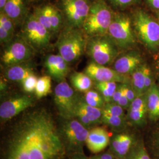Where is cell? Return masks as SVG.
<instances>
[{
  "label": "cell",
  "instance_id": "cell-1",
  "mask_svg": "<svg viewBox=\"0 0 159 159\" xmlns=\"http://www.w3.org/2000/svg\"><path fill=\"white\" fill-rule=\"evenodd\" d=\"M65 144L51 114L39 109L25 114L8 137L2 159H61Z\"/></svg>",
  "mask_w": 159,
  "mask_h": 159
},
{
  "label": "cell",
  "instance_id": "cell-2",
  "mask_svg": "<svg viewBox=\"0 0 159 159\" xmlns=\"http://www.w3.org/2000/svg\"><path fill=\"white\" fill-rule=\"evenodd\" d=\"M88 37L81 29L67 26L57 41L59 54L69 64L79 60L86 51Z\"/></svg>",
  "mask_w": 159,
  "mask_h": 159
},
{
  "label": "cell",
  "instance_id": "cell-3",
  "mask_svg": "<svg viewBox=\"0 0 159 159\" xmlns=\"http://www.w3.org/2000/svg\"><path fill=\"white\" fill-rule=\"evenodd\" d=\"M114 13L106 0H94L82 30L87 37L107 34Z\"/></svg>",
  "mask_w": 159,
  "mask_h": 159
},
{
  "label": "cell",
  "instance_id": "cell-4",
  "mask_svg": "<svg viewBox=\"0 0 159 159\" xmlns=\"http://www.w3.org/2000/svg\"><path fill=\"white\" fill-rule=\"evenodd\" d=\"M117 44L108 34L88 37L85 52L92 61L106 66L112 63L117 54Z\"/></svg>",
  "mask_w": 159,
  "mask_h": 159
},
{
  "label": "cell",
  "instance_id": "cell-5",
  "mask_svg": "<svg viewBox=\"0 0 159 159\" xmlns=\"http://www.w3.org/2000/svg\"><path fill=\"white\" fill-rule=\"evenodd\" d=\"M51 33L42 25L34 14H30L22 24L21 35L35 51L46 49L50 43Z\"/></svg>",
  "mask_w": 159,
  "mask_h": 159
},
{
  "label": "cell",
  "instance_id": "cell-6",
  "mask_svg": "<svg viewBox=\"0 0 159 159\" xmlns=\"http://www.w3.org/2000/svg\"><path fill=\"white\" fill-rule=\"evenodd\" d=\"M107 34L122 48H127L135 43L130 17L124 13H114Z\"/></svg>",
  "mask_w": 159,
  "mask_h": 159
},
{
  "label": "cell",
  "instance_id": "cell-7",
  "mask_svg": "<svg viewBox=\"0 0 159 159\" xmlns=\"http://www.w3.org/2000/svg\"><path fill=\"white\" fill-rule=\"evenodd\" d=\"M134 26L140 39L149 48L159 46V23L147 13L138 11L134 17Z\"/></svg>",
  "mask_w": 159,
  "mask_h": 159
},
{
  "label": "cell",
  "instance_id": "cell-8",
  "mask_svg": "<svg viewBox=\"0 0 159 159\" xmlns=\"http://www.w3.org/2000/svg\"><path fill=\"white\" fill-rule=\"evenodd\" d=\"M60 133L64 144L67 145L69 150L75 153L83 152V148L89 131L78 120H66Z\"/></svg>",
  "mask_w": 159,
  "mask_h": 159
},
{
  "label": "cell",
  "instance_id": "cell-9",
  "mask_svg": "<svg viewBox=\"0 0 159 159\" xmlns=\"http://www.w3.org/2000/svg\"><path fill=\"white\" fill-rule=\"evenodd\" d=\"M79 97L64 80L60 82L54 90V102L57 110L64 119H72Z\"/></svg>",
  "mask_w": 159,
  "mask_h": 159
},
{
  "label": "cell",
  "instance_id": "cell-10",
  "mask_svg": "<svg viewBox=\"0 0 159 159\" xmlns=\"http://www.w3.org/2000/svg\"><path fill=\"white\" fill-rule=\"evenodd\" d=\"M35 51L21 37L12 41L2 52L1 63L6 67L25 63L31 60Z\"/></svg>",
  "mask_w": 159,
  "mask_h": 159
},
{
  "label": "cell",
  "instance_id": "cell-11",
  "mask_svg": "<svg viewBox=\"0 0 159 159\" xmlns=\"http://www.w3.org/2000/svg\"><path fill=\"white\" fill-rule=\"evenodd\" d=\"M90 4L88 0H62V9L68 26L82 29Z\"/></svg>",
  "mask_w": 159,
  "mask_h": 159
},
{
  "label": "cell",
  "instance_id": "cell-12",
  "mask_svg": "<svg viewBox=\"0 0 159 159\" xmlns=\"http://www.w3.org/2000/svg\"><path fill=\"white\" fill-rule=\"evenodd\" d=\"M84 72L95 82L114 81L127 83L129 79L127 75L120 74L114 69L107 67L92 61L84 69Z\"/></svg>",
  "mask_w": 159,
  "mask_h": 159
},
{
  "label": "cell",
  "instance_id": "cell-13",
  "mask_svg": "<svg viewBox=\"0 0 159 159\" xmlns=\"http://www.w3.org/2000/svg\"><path fill=\"white\" fill-rule=\"evenodd\" d=\"M34 103L32 97L24 95L12 98L1 103L0 106V117L3 120H8L23 111L31 107Z\"/></svg>",
  "mask_w": 159,
  "mask_h": 159
},
{
  "label": "cell",
  "instance_id": "cell-14",
  "mask_svg": "<svg viewBox=\"0 0 159 159\" xmlns=\"http://www.w3.org/2000/svg\"><path fill=\"white\" fill-rule=\"evenodd\" d=\"M44 65L49 75L58 82L64 80L68 74V63L60 54L47 56Z\"/></svg>",
  "mask_w": 159,
  "mask_h": 159
},
{
  "label": "cell",
  "instance_id": "cell-15",
  "mask_svg": "<svg viewBox=\"0 0 159 159\" xmlns=\"http://www.w3.org/2000/svg\"><path fill=\"white\" fill-rule=\"evenodd\" d=\"M110 142L109 134L103 127H95L89 131L85 144L93 153L101 152Z\"/></svg>",
  "mask_w": 159,
  "mask_h": 159
},
{
  "label": "cell",
  "instance_id": "cell-16",
  "mask_svg": "<svg viewBox=\"0 0 159 159\" xmlns=\"http://www.w3.org/2000/svg\"><path fill=\"white\" fill-rule=\"evenodd\" d=\"M3 12L15 24L16 26L23 24L27 16L24 0H8Z\"/></svg>",
  "mask_w": 159,
  "mask_h": 159
},
{
  "label": "cell",
  "instance_id": "cell-17",
  "mask_svg": "<svg viewBox=\"0 0 159 159\" xmlns=\"http://www.w3.org/2000/svg\"><path fill=\"white\" fill-rule=\"evenodd\" d=\"M142 59L135 53L130 52L119 57L114 62V69L123 75L132 74L140 66Z\"/></svg>",
  "mask_w": 159,
  "mask_h": 159
},
{
  "label": "cell",
  "instance_id": "cell-18",
  "mask_svg": "<svg viewBox=\"0 0 159 159\" xmlns=\"http://www.w3.org/2000/svg\"><path fill=\"white\" fill-rule=\"evenodd\" d=\"M15 24L3 12H0V41L1 44H8L15 31Z\"/></svg>",
  "mask_w": 159,
  "mask_h": 159
},
{
  "label": "cell",
  "instance_id": "cell-19",
  "mask_svg": "<svg viewBox=\"0 0 159 159\" xmlns=\"http://www.w3.org/2000/svg\"><path fill=\"white\" fill-rule=\"evenodd\" d=\"M34 73L33 69L28 66L21 64L7 67L4 72L7 79L12 81L22 83L30 74Z\"/></svg>",
  "mask_w": 159,
  "mask_h": 159
},
{
  "label": "cell",
  "instance_id": "cell-20",
  "mask_svg": "<svg viewBox=\"0 0 159 159\" xmlns=\"http://www.w3.org/2000/svg\"><path fill=\"white\" fill-rule=\"evenodd\" d=\"M76 112L84 114L91 120L93 124L102 121V109L94 107L89 105L84 101V98L79 97L75 110V113Z\"/></svg>",
  "mask_w": 159,
  "mask_h": 159
},
{
  "label": "cell",
  "instance_id": "cell-21",
  "mask_svg": "<svg viewBox=\"0 0 159 159\" xmlns=\"http://www.w3.org/2000/svg\"><path fill=\"white\" fill-rule=\"evenodd\" d=\"M70 78L71 83L75 90L85 93L91 89L93 81L84 72H74Z\"/></svg>",
  "mask_w": 159,
  "mask_h": 159
},
{
  "label": "cell",
  "instance_id": "cell-22",
  "mask_svg": "<svg viewBox=\"0 0 159 159\" xmlns=\"http://www.w3.org/2000/svg\"><path fill=\"white\" fill-rule=\"evenodd\" d=\"M133 140L130 136L121 134L114 137L112 141V148L116 153L122 157L129 153L132 145Z\"/></svg>",
  "mask_w": 159,
  "mask_h": 159
},
{
  "label": "cell",
  "instance_id": "cell-23",
  "mask_svg": "<svg viewBox=\"0 0 159 159\" xmlns=\"http://www.w3.org/2000/svg\"><path fill=\"white\" fill-rule=\"evenodd\" d=\"M146 101L150 116L153 119H156L159 102V88L157 85L153 84L147 91Z\"/></svg>",
  "mask_w": 159,
  "mask_h": 159
},
{
  "label": "cell",
  "instance_id": "cell-24",
  "mask_svg": "<svg viewBox=\"0 0 159 159\" xmlns=\"http://www.w3.org/2000/svg\"><path fill=\"white\" fill-rule=\"evenodd\" d=\"M145 65L139 66L131 74V86L136 93L137 95L143 94L145 91L144 88V72Z\"/></svg>",
  "mask_w": 159,
  "mask_h": 159
},
{
  "label": "cell",
  "instance_id": "cell-25",
  "mask_svg": "<svg viewBox=\"0 0 159 159\" xmlns=\"http://www.w3.org/2000/svg\"><path fill=\"white\" fill-rule=\"evenodd\" d=\"M95 87L103 97L105 102H110L114 92L117 90L118 86L116 82L105 81L95 82Z\"/></svg>",
  "mask_w": 159,
  "mask_h": 159
},
{
  "label": "cell",
  "instance_id": "cell-26",
  "mask_svg": "<svg viewBox=\"0 0 159 159\" xmlns=\"http://www.w3.org/2000/svg\"><path fill=\"white\" fill-rule=\"evenodd\" d=\"M52 6L48 4L37 8L35 10L33 14L40 23L43 25L49 31L52 33L50 16Z\"/></svg>",
  "mask_w": 159,
  "mask_h": 159
},
{
  "label": "cell",
  "instance_id": "cell-27",
  "mask_svg": "<svg viewBox=\"0 0 159 159\" xmlns=\"http://www.w3.org/2000/svg\"><path fill=\"white\" fill-rule=\"evenodd\" d=\"M51 90V77L44 75L39 78L36 85L35 94L37 98H41L47 96Z\"/></svg>",
  "mask_w": 159,
  "mask_h": 159
},
{
  "label": "cell",
  "instance_id": "cell-28",
  "mask_svg": "<svg viewBox=\"0 0 159 159\" xmlns=\"http://www.w3.org/2000/svg\"><path fill=\"white\" fill-rule=\"evenodd\" d=\"M84 100L92 107L102 109L105 106V100L98 91L90 90L85 93Z\"/></svg>",
  "mask_w": 159,
  "mask_h": 159
},
{
  "label": "cell",
  "instance_id": "cell-29",
  "mask_svg": "<svg viewBox=\"0 0 159 159\" xmlns=\"http://www.w3.org/2000/svg\"><path fill=\"white\" fill-rule=\"evenodd\" d=\"M102 113L124 117L123 108L115 102H107L102 108Z\"/></svg>",
  "mask_w": 159,
  "mask_h": 159
},
{
  "label": "cell",
  "instance_id": "cell-30",
  "mask_svg": "<svg viewBox=\"0 0 159 159\" xmlns=\"http://www.w3.org/2000/svg\"><path fill=\"white\" fill-rule=\"evenodd\" d=\"M50 23L52 33H57L60 29L62 23V17L60 12L53 6L51 10Z\"/></svg>",
  "mask_w": 159,
  "mask_h": 159
},
{
  "label": "cell",
  "instance_id": "cell-31",
  "mask_svg": "<svg viewBox=\"0 0 159 159\" xmlns=\"http://www.w3.org/2000/svg\"><path fill=\"white\" fill-rule=\"evenodd\" d=\"M102 122L113 127H120L124 123V117L102 113Z\"/></svg>",
  "mask_w": 159,
  "mask_h": 159
},
{
  "label": "cell",
  "instance_id": "cell-32",
  "mask_svg": "<svg viewBox=\"0 0 159 159\" xmlns=\"http://www.w3.org/2000/svg\"><path fill=\"white\" fill-rule=\"evenodd\" d=\"M128 159H150V157L144 145L139 144L132 149Z\"/></svg>",
  "mask_w": 159,
  "mask_h": 159
},
{
  "label": "cell",
  "instance_id": "cell-33",
  "mask_svg": "<svg viewBox=\"0 0 159 159\" xmlns=\"http://www.w3.org/2000/svg\"><path fill=\"white\" fill-rule=\"evenodd\" d=\"M38 79H39L34 73L30 74L21 83L24 90L29 93L35 91Z\"/></svg>",
  "mask_w": 159,
  "mask_h": 159
},
{
  "label": "cell",
  "instance_id": "cell-34",
  "mask_svg": "<svg viewBox=\"0 0 159 159\" xmlns=\"http://www.w3.org/2000/svg\"><path fill=\"white\" fill-rule=\"evenodd\" d=\"M129 108L147 111L148 108H147L146 97H144L143 94L137 96L136 98L131 102Z\"/></svg>",
  "mask_w": 159,
  "mask_h": 159
},
{
  "label": "cell",
  "instance_id": "cell-35",
  "mask_svg": "<svg viewBox=\"0 0 159 159\" xmlns=\"http://www.w3.org/2000/svg\"><path fill=\"white\" fill-rule=\"evenodd\" d=\"M146 112V110L129 108V117L135 123H140L144 117Z\"/></svg>",
  "mask_w": 159,
  "mask_h": 159
},
{
  "label": "cell",
  "instance_id": "cell-36",
  "mask_svg": "<svg viewBox=\"0 0 159 159\" xmlns=\"http://www.w3.org/2000/svg\"><path fill=\"white\" fill-rule=\"evenodd\" d=\"M112 6L119 9L125 8L126 7L134 4L137 0H107Z\"/></svg>",
  "mask_w": 159,
  "mask_h": 159
},
{
  "label": "cell",
  "instance_id": "cell-37",
  "mask_svg": "<svg viewBox=\"0 0 159 159\" xmlns=\"http://www.w3.org/2000/svg\"><path fill=\"white\" fill-rule=\"evenodd\" d=\"M123 85L125 95L127 97L129 102L131 103L137 96L136 93L134 90L132 86H130L127 83H124Z\"/></svg>",
  "mask_w": 159,
  "mask_h": 159
},
{
  "label": "cell",
  "instance_id": "cell-38",
  "mask_svg": "<svg viewBox=\"0 0 159 159\" xmlns=\"http://www.w3.org/2000/svg\"><path fill=\"white\" fill-rule=\"evenodd\" d=\"M153 85L152 79V73L150 68L146 66L145 72H144V88L145 91H147Z\"/></svg>",
  "mask_w": 159,
  "mask_h": 159
},
{
  "label": "cell",
  "instance_id": "cell-39",
  "mask_svg": "<svg viewBox=\"0 0 159 159\" xmlns=\"http://www.w3.org/2000/svg\"><path fill=\"white\" fill-rule=\"evenodd\" d=\"M124 83H123V93H122V95L120 98L119 101L118 102V104H119L120 106H121L123 108H127L129 107L130 105V102H129L127 97L125 95V91L124 89Z\"/></svg>",
  "mask_w": 159,
  "mask_h": 159
},
{
  "label": "cell",
  "instance_id": "cell-40",
  "mask_svg": "<svg viewBox=\"0 0 159 159\" xmlns=\"http://www.w3.org/2000/svg\"><path fill=\"white\" fill-rule=\"evenodd\" d=\"M122 93H123V83L121 85L118 86L117 90L114 92L111 102L118 103L120 98L122 95Z\"/></svg>",
  "mask_w": 159,
  "mask_h": 159
},
{
  "label": "cell",
  "instance_id": "cell-41",
  "mask_svg": "<svg viewBox=\"0 0 159 159\" xmlns=\"http://www.w3.org/2000/svg\"><path fill=\"white\" fill-rule=\"evenodd\" d=\"M113 156L111 154L104 153L101 155L95 156L90 159H113Z\"/></svg>",
  "mask_w": 159,
  "mask_h": 159
},
{
  "label": "cell",
  "instance_id": "cell-42",
  "mask_svg": "<svg viewBox=\"0 0 159 159\" xmlns=\"http://www.w3.org/2000/svg\"><path fill=\"white\" fill-rule=\"evenodd\" d=\"M148 2L153 8L159 10V0H148Z\"/></svg>",
  "mask_w": 159,
  "mask_h": 159
},
{
  "label": "cell",
  "instance_id": "cell-43",
  "mask_svg": "<svg viewBox=\"0 0 159 159\" xmlns=\"http://www.w3.org/2000/svg\"><path fill=\"white\" fill-rule=\"evenodd\" d=\"M71 159H88L83 152L75 153Z\"/></svg>",
  "mask_w": 159,
  "mask_h": 159
},
{
  "label": "cell",
  "instance_id": "cell-44",
  "mask_svg": "<svg viewBox=\"0 0 159 159\" xmlns=\"http://www.w3.org/2000/svg\"><path fill=\"white\" fill-rule=\"evenodd\" d=\"M8 0H0V10L2 11L6 6V3Z\"/></svg>",
  "mask_w": 159,
  "mask_h": 159
},
{
  "label": "cell",
  "instance_id": "cell-45",
  "mask_svg": "<svg viewBox=\"0 0 159 159\" xmlns=\"http://www.w3.org/2000/svg\"><path fill=\"white\" fill-rule=\"evenodd\" d=\"M159 102L157 108V111H156V118H159Z\"/></svg>",
  "mask_w": 159,
  "mask_h": 159
},
{
  "label": "cell",
  "instance_id": "cell-46",
  "mask_svg": "<svg viewBox=\"0 0 159 159\" xmlns=\"http://www.w3.org/2000/svg\"><path fill=\"white\" fill-rule=\"evenodd\" d=\"M31 1H39V0H30Z\"/></svg>",
  "mask_w": 159,
  "mask_h": 159
},
{
  "label": "cell",
  "instance_id": "cell-47",
  "mask_svg": "<svg viewBox=\"0 0 159 159\" xmlns=\"http://www.w3.org/2000/svg\"><path fill=\"white\" fill-rule=\"evenodd\" d=\"M66 1H75V0H66Z\"/></svg>",
  "mask_w": 159,
  "mask_h": 159
},
{
  "label": "cell",
  "instance_id": "cell-48",
  "mask_svg": "<svg viewBox=\"0 0 159 159\" xmlns=\"http://www.w3.org/2000/svg\"></svg>",
  "mask_w": 159,
  "mask_h": 159
}]
</instances>
